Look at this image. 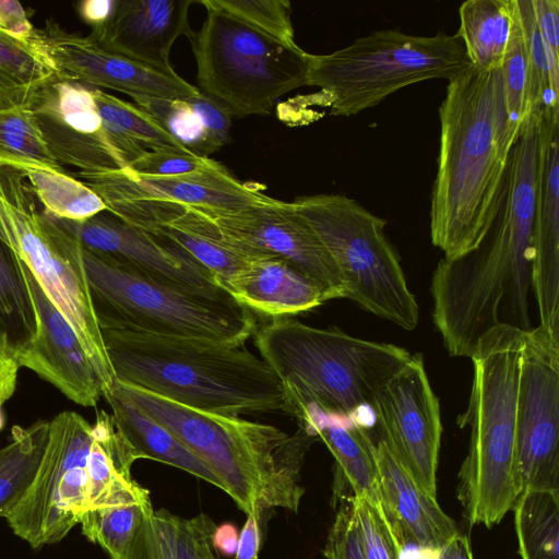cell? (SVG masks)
Listing matches in <instances>:
<instances>
[{"instance_id":"cell-1","label":"cell","mask_w":559,"mask_h":559,"mask_svg":"<svg viewBox=\"0 0 559 559\" xmlns=\"http://www.w3.org/2000/svg\"><path fill=\"white\" fill-rule=\"evenodd\" d=\"M439 120L430 237L444 258H455L475 249L493 224L521 134L509 117L501 68L472 67L448 81Z\"/></svg>"},{"instance_id":"cell-19","label":"cell","mask_w":559,"mask_h":559,"mask_svg":"<svg viewBox=\"0 0 559 559\" xmlns=\"http://www.w3.org/2000/svg\"><path fill=\"white\" fill-rule=\"evenodd\" d=\"M36 316V331L16 354L20 367L35 372L67 399L94 407L105 384L76 332L44 293L33 274L17 258Z\"/></svg>"},{"instance_id":"cell-2","label":"cell","mask_w":559,"mask_h":559,"mask_svg":"<svg viewBox=\"0 0 559 559\" xmlns=\"http://www.w3.org/2000/svg\"><path fill=\"white\" fill-rule=\"evenodd\" d=\"M110 388L206 464L247 515L273 508L298 511L305 493L300 468L317 437L301 428L288 435L238 415L192 408L118 381Z\"/></svg>"},{"instance_id":"cell-32","label":"cell","mask_w":559,"mask_h":559,"mask_svg":"<svg viewBox=\"0 0 559 559\" xmlns=\"http://www.w3.org/2000/svg\"><path fill=\"white\" fill-rule=\"evenodd\" d=\"M35 331V310L17 257L0 239V340L17 354Z\"/></svg>"},{"instance_id":"cell-15","label":"cell","mask_w":559,"mask_h":559,"mask_svg":"<svg viewBox=\"0 0 559 559\" xmlns=\"http://www.w3.org/2000/svg\"><path fill=\"white\" fill-rule=\"evenodd\" d=\"M32 40L61 81L130 97L186 99L200 93L176 72H162L107 50L90 35L70 33L52 19L46 20L44 27H35Z\"/></svg>"},{"instance_id":"cell-6","label":"cell","mask_w":559,"mask_h":559,"mask_svg":"<svg viewBox=\"0 0 559 559\" xmlns=\"http://www.w3.org/2000/svg\"><path fill=\"white\" fill-rule=\"evenodd\" d=\"M82 260L100 330L201 338L237 346H242L255 330L252 312L228 293L213 296L178 288L83 246Z\"/></svg>"},{"instance_id":"cell-25","label":"cell","mask_w":559,"mask_h":559,"mask_svg":"<svg viewBox=\"0 0 559 559\" xmlns=\"http://www.w3.org/2000/svg\"><path fill=\"white\" fill-rule=\"evenodd\" d=\"M111 408L115 429L130 459L158 461L199 477L223 490L215 474L165 427L146 416L112 388L103 395Z\"/></svg>"},{"instance_id":"cell-42","label":"cell","mask_w":559,"mask_h":559,"mask_svg":"<svg viewBox=\"0 0 559 559\" xmlns=\"http://www.w3.org/2000/svg\"><path fill=\"white\" fill-rule=\"evenodd\" d=\"M186 102L199 117L214 152L229 141L230 114L218 102L200 91L199 94L186 98Z\"/></svg>"},{"instance_id":"cell-16","label":"cell","mask_w":559,"mask_h":559,"mask_svg":"<svg viewBox=\"0 0 559 559\" xmlns=\"http://www.w3.org/2000/svg\"><path fill=\"white\" fill-rule=\"evenodd\" d=\"M55 159L79 171L129 168L103 127L91 87L52 79L27 105Z\"/></svg>"},{"instance_id":"cell-27","label":"cell","mask_w":559,"mask_h":559,"mask_svg":"<svg viewBox=\"0 0 559 559\" xmlns=\"http://www.w3.org/2000/svg\"><path fill=\"white\" fill-rule=\"evenodd\" d=\"M91 91L106 134L129 165L146 151L189 152L135 104L103 90Z\"/></svg>"},{"instance_id":"cell-44","label":"cell","mask_w":559,"mask_h":559,"mask_svg":"<svg viewBox=\"0 0 559 559\" xmlns=\"http://www.w3.org/2000/svg\"><path fill=\"white\" fill-rule=\"evenodd\" d=\"M0 28L21 39H31L35 27L25 9L14 0H0Z\"/></svg>"},{"instance_id":"cell-21","label":"cell","mask_w":559,"mask_h":559,"mask_svg":"<svg viewBox=\"0 0 559 559\" xmlns=\"http://www.w3.org/2000/svg\"><path fill=\"white\" fill-rule=\"evenodd\" d=\"M194 0H117L110 20L91 31L102 47L152 69L175 73L169 61L175 40L193 29L189 8Z\"/></svg>"},{"instance_id":"cell-8","label":"cell","mask_w":559,"mask_h":559,"mask_svg":"<svg viewBox=\"0 0 559 559\" xmlns=\"http://www.w3.org/2000/svg\"><path fill=\"white\" fill-rule=\"evenodd\" d=\"M37 202L21 170L0 165V239L72 325L106 392L116 379L94 312L82 246L48 213L39 211Z\"/></svg>"},{"instance_id":"cell-7","label":"cell","mask_w":559,"mask_h":559,"mask_svg":"<svg viewBox=\"0 0 559 559\" xmlns=\"http://www.w3.org/2000/svg\"><path fill=\"white\" fill-rule=\"evenodd\" d=\"M307 85L328 96L333 116L349 117L396 91L432 80L450 81L472 68L460 37L417 36L380 29L325 55L308 53Z\"/></svg>"},{"instance_id":"cell-36","label":"cell","mask_w":559,"mask_h":559,"mask_svg":"<svg viewBox=\"0 0 559 559\" xmlns=\"http://www.w3.org/2000/svg\"><path fill=\"white\" fill-rule=\"evenodd\" d=\"M131 98L189 152L200 157H207L214 153L199 117L186 99L151 96H132Z\"/></svg>"},{"instance_id":"cell-41","label":"cell","mask_w":559,"mask_h":559,"mask_svg":"<svg viewBox=\"0 0 559 559\" xmlns=\"http://www.w3.org/2000/svg\"><path fill=\"white\" fill-rule=\"evenodd\" d=\"M212 160L190 152L146 151L132 160L128 169L139 176L168 177L200 170Z\"/></svg>"},{"instance_id":"cell-31","label":"cell","mask_w":559,"mask_h":559,"mask_svg":"<svg viewBox=\"0 0 559 559\" xmlns=\"http://www.w3.org/2000/svg\"><path fill=\"white\" fill-rule=\"evenodd\" d=\"M32 188L43 211L59 218L84 221L107 210L102 198L64 170L19 169Z\"/></svg>"},{"instance_id":"cell-34","label":"cell","mask_w":559,"mask_h":559,"mask_svg":"<svg viewBox=\"0 0 559 559\" xmlns=\"http://www.w3.org/2000/svg\"><path fill=\"white\" fill-rule=\"evenodd\" d=\"M0 165L63 170L49 152L28 106L0 110Z\"/></svg>"},{"instance_id":"cell-38","label":"cell","mask_w":559,"mask_h":559,"mask_svg":"<svg viewBox=\"0 0 559 559\" xmlns=\"http://www.w3.org/2000/svg\"><path fill=\"white\" fill-rule=\"evenodd\" d=\"M501 71L509 117L522 132L532 115L530 116L527 110L526 59L516 0H513L511 35Z\"/></svg>"},{"instance_id":"cell-23","label":"cell","mask_w":559,"mask_h":559,"mask_svg":"<svg viewBox=\"0 0 559 559\" xmlns=\"http://www.w3.org/2000/svg\"><path fill=\"white\" fill-rule=\"evenodd\" d=\"M223 289L250 311L273 319L306 312L330 300L319 284L277 255L250 259Z\"/></svg>"},{"instance_id":"cell-18","label":"cell","mask_w":559,"mask_h":559,"mask_svg":"<svg viewBox=\"0 0 559 559\" xmlns=\"http://www.w3.org/2000/svg\"><path fill=\"white\" fill-rule=\"evenodd\" d=\"M72 176L90 187L104 202L148 200L236 212L270 198L259 185L241 182L214 159L200 170L178 176H139L129 169L76 171Z\"/></svg>"},{"instance_id":"cell-12","label":"cell","mask_w":559,"mask_h":559,"mask_svg":"<svg viewBox=\"0 0 559 559\" xmlns=\"http://www.w3.org/2000/svg\"><path fill=\"white\" fill-rule=\"evenodd\" d=\"M515 474L521 493L559 491V342L540 326L523 340Z\"/></svg>"},{"instance_id":"cell-35","label":"cell","mask_w":559,"mask_h":559,"mask_svg":"<svg viewBox=\"0 0 559 559\" xmlns=\"http://www.w3.org/2000/svg\"><path fill=\"white\" fill-rule=\"evenodd\" d=\"M151 507L150 499L87 511L80 521L82 533L99 545L110 559H118L126 554Z\"/></svg>"},{"instance_id":"cell-3","label":"cell","mask_w":559,"mask_h":559,"mask_svg":"<svg viewBox=\"0 0 559 559\" xmlns=\"http://www.w3.org/2000/svg\"><path fill=\"white\" fill-rule=\"evenodd\" d=\"M100 332L120 383L206 412L288 413L275 373L242 346L123 330Z\"/></svg>"},{"instance_id":"cell-47","label":"cell","mask_w":559,"mask_h":559,"mask_svg":"<svg viewBox=\"0 0 559 559\" xmlns=\"http://www.w3.org/2000/svg\"><path fill=\"white\" fill-rule=\"evenodd\" d=\"M117 0H85L79 3L81 17L92 27L104 26L112 16Z\"/></svg>"},{"instance_id":"cell-9","label":"cell","mask_w":559,"mask_h":559,"mask_svg":"<svg viewBox=\"0 0 559 559\" xmlns=\"http://www.w3.org/2000/svg\"><path fill=\"white\" fill-rule=\"evenodd\" d=\"M292 203L330 252L344 298L404 330L415 329L419 307L385 235V219L344 194L302 195Z\"/></svg>"},{"instance_id":"cell-43","label":"cell","mask_w":559,"mask_h":559,"mask_svg":"<svg viewBox=\"0 0 559 559\" xmlns=\"http://www.w3.org/2000/svg\"><path fill=\"white\" fill-rule=\"evenodd\" d=\"M542 40L551 57L559 63V0H531Z\"/></svg>"},{"instance_id":"cell-48","label":"cell","mask_w":559,"mask_h":559,"mask_svg":"<svg viewBox=\"0 0 559 559\" xmlns=\"http://www.w3.org/2000/svg\"><path fill=\"white\" fill-rule=\"evenodd\" d=\"M437 555L438 559H473L469 539L460 533L443 546Z\"/></svg>"},{"instance_id":"cell-14","label":"cell","mask_w":559,"mask_h":559,"mask_svg":"<svg viewBox=\"0 0 559 559\" xmlns=\"http://www.w3.org/2000/svg\"><path fill=\"white\" fill-rule=\"evenodd\" d=\"M201 210L228 243L250 255L285 258L329 299L344 298V283L330 252L292 202L270 197L236 212Z\"/></svg>"},{"instance_id":"cell-49","label":"cell","mask_w":559,"mask_h":559,"mask_svg":"<svg viewBox=\"0 0 559 559\" xmlns=\"http://www.w3.org/2000/svg\"><path fill=\"white\" fill-rule=\"evenodd\" d=\"M215 544L222 542L221 545L216 546L217 549L222 548L227 554H233L237 547L236 545V531L231 525H224L222 527H217L214 534Z\"/></svg>"},{"instance_id":"cell-28","label":"cell","mask_w":559,"mask_h":559,"mask_svg":"<svg viewBox=\"0 0 559 559\" xmlns=\"http://www.w3.org/2000/svg\"><path fill=\"white\" fill-rule=\"evenodd\" d=\"M49 433V421L13 426L9 442L0 449V518L22 500L40 465Z\"/></svg>"},{"instance_id":"cell-22","label":"cell","mask_w":559,"mask_h":559,"mask_svg":"<svg viewBox=\"0 0 559 559\" xmlns=\"http://www.w3.org/2000/svg\"><path fill=\"white\" fill-rule=\"evenodd\" d=\"M382 507L403 542L438 552L459 532L437 498L424 491L380 439L372 443Z\"/></svg>"},{"instance_id":"cell-46","label":"cell","mask_w":559,"mask_h":559,"mask_svg":"<svg viewBox=\"0 0 559 559\" xmlns=\"http://www.w3.org/2000/svg\"><path fill=\"white\" fill-rule=\"evenodd\" d=\"M260 518L248 515L238 539L235 559H257L261 542Z\"/></svg>"},{"instance_id":"cell-10","label":"cell","mask_w":559,"mask_h":559,"mask_svg":"<svg viewBox=\"0 0 559 559\" xmlns=\"http://www.w3.org/2000/svg\"><path fill=\"white\" fill-rule=\"evenodd\" d=\"M189 40L198 88L231 116L267 115L281 96L307 85L309 52L222 11L206 9Z\"/></svg>"},{"instance_id":"cell-30","label":"cell","mask_w":559,"mask_h":559,"mask_svg":"<svg viewBox=\"0 0 559 559\" xmlns=\"http://www.w3.org/2000/svg\"><path fill=\"white\" fill-rule=\"evenodd\" d=\"M522 559H559V491L524 490L514 507Z\"/></svg>"},{"instance_id":"cell-20","label":"cell","mask_w":559,"mask_h":559,"mask_svg":"<svg viewBox=\"0 0 559 559\" xmlns=\"http://www.w3.org/2000/svg\"><path fill=\"white\" fill-rule=\"evenodd\" d=\"M532 290L538 307L539 326L559 341V111L539 115Z\"/></svg>"},{"instance_id":"cell-26","label":"cell","mask_w":559,"mask_h":559,"mask_svg":"<svg viewBox=\"0 0 559 559\" xmlns=\"http://www.w3.org/2000/svg\"><path fill=\"white\" fill-rule=\"evenodd\" d=\"M456 35L474 69L501 68L510 40L513 0H467L459 8Z\"/></svg>"},{"instance_id":"cell-4","label":"cell","mask_w":559,"mask_h":559,"mask_svg":"<svg viewBox=\"0 0 559 559\" xmlns=\"http://www.w3.org/2000/svg\"><path fill=\"white\" fill-rule=\"evenodd\" d=\"M261 359L278 379L288 414L300 420L308 406L348 416L412 358L405 348L276 318L254 330Z\"/></svg>"},{"instance_id":"cell-29","label":"cell","mask_w":559,"mask_h":559,"mask_svg":"<svg viewBox=\"0 0 559 559\" xmlns=\"http://www.w3.org/2000/svg\"><path fill=\"white\" fill-rule=\"evenodd\" d=\"M52 79L57 78L32 37L21 39L0 28V110L27 106Z\"/></svg>"},{"instance_id":"cell-45","label":"cell","mask_w":559,"mask_h":559,"mask_svg":"<svg viewBox=\"0 0 559 559\" xmlns=\"http://www.w3.org/2000/svg\"><path fill=\"white\" fill-rule=\"evenodd\" d=\"M20 368L16 353L0 340V407L15 392Z\"/></svg>"},{"instance_id":"cell-39","label":"cell","mask_w":559,"mask_h":559,"mask_svg":"<svg viewBox=\"0 0 559 559\" xmlns=\"http://www.w3.org/2000/svg\"><path fill=\"white\" fill-rule=\"evenodd\" d=\"M366 559H404L405 543L381 503L353 497Z\"/></svg>"},{"instance_id":"cell-50","label":"cell","mask_w":559,"mask_h":559,"mask_svg":"<svg viewBox=\"0 0 559 559\" xmlns=\"http://www.w3.org/2000/svg\"><path fill=\"white\" fill-rule=\"evenodd\" d=\"M4 425V418H3V414H2V407H0V430L2 429Z\"/></svg>"},{"instance_id":"cell-13","label":"cell","mask_w":559,"mask_h":559,"mask_svg":"<svg viewBox=\"0 0 559 559\" xmlns=\"http://www.w3.org/2000/svg\"><path fill=\"white\" fill-rule=\"evenodd\" d=\"M380 440L396 461L432 498H437V468L442 425L436 396L420 354L377 392L371 403Z\"/></svg>"},{"instance_id":"cell-24","label":"cell","mask_w":559,"mask_h":559,"mask_svg":"<svg viewBox=\"0 0 559 559\" xmlns=\"http://www.w3.org/2000/svg\"><path fill=\"white\" fill-rule=\"evenodd\" d=\"M299 428L320 438L335 459L334 501L353 496L381 503L373 440L366 429L357 427L348 416L328 413L317 406L304 411Z\"/></svg>"},{"instance_id":"cell-33","label":"cell","mask_w":559,"mask_h":559,"mask_svg":"<svg viewBox=\"0 0 559 559\" xmlns=\"http://www.w3.org/2000/svg\"><path fill=\"white\" fill-rule=\"evenodd\" d=\"M516 5L525 49L528 114L559 111V63L542 40L532 1L516 0Z\"/></svg>"},{"instance_id":"cell-37","label":"cell","mask_w":559,"mask_h":559,"mask_svg":"<svg viewBox=\"0 0 559 559\" xmlns=\"http://www.w3.org/2000/svg\"><path fill=\"white\" fill-rule=\"evenodd\" d=\"M197 3L222 11L284 44L296 45L288 0H200Z\"/></svg>"},{"instance_id":"cell-17","label":"cell","mask_w":559,"mask_h":559,"mask_svg":"<svg viewBox=\"0 0 559 559\" xmlns=\"http://www.w3.org/2000/svg\"><path fill=\"white\" fill-rule=\"evenodd\" d=\"M50 216L84 248L118 259L155 281L204 295L227 293L183 249L127 224L107 210L80 222Z\"/></svg>"},{"instance_id":"cell-40","label":"cell","mask_w":559,"mask_h":559,"mask_svg":"<svg viewBox=\"0 0 559 559\" xmlns=\"http://www.w3.org/2000/svg\"><path fill=\"white\" fill-rule=\"evenodd\" d=\"M335 502L338 506L323 549L325 558L366 559L353 496Z\"/></svg>"},{"instance_id":"cell-11","label":"cell","mask_w":559,"mask_h":559,"mask_svg":"<svg viewBox=\"0 0 559 559\" xmlns=\"http://www.w3.org/2000/svg\"><path fill=\"white\" fill-rule=\"evenodd\" d=\"M94 429L64 411L49 421L47 445L34 481L4 518L32 548L61 542L93 504Z\"/></svg>"},{"instance_id":"cell-5","label":"cell","mask_w":559,"mask_h":559,"mask_svg":"<svg viewBox=\"0 0 559 559\" xmlns=\"http://www.w3.org/2000/svg\"><path fill=\"white\" fill-rule=\"evenodd\" d=\"M526 331L498 325L471 357L473 384L459 421L471 427L468 451L459 473L457 499L469 525L490 528L521 495L515 474L516 408Z\"/></svg>"}]
</instances>
